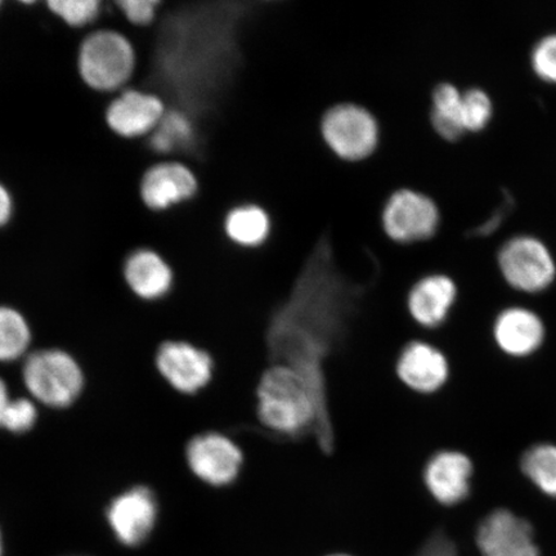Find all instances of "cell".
I'll return each instance as SVG.
<instances>
[{
	"instance_id": "cell-1",
	"label": "cell",
	"mask_w": 556,
	"mask_h": 556,
	"mask_svg": "<svg viewBox=\"0 0 556 556\" xmlns=\"http://www.w3.org/2000/svg\"><path fill=\"white\" fill-rule=\"evenodd\" d=\"M359 298L361 288L338 273L330 256L318 254L269 319L266 342L270 364L294 368L328 407L326 361L344 342Z\"/></svg>"
},
{
	"instance_id": "cell-2",
	"label": "cell",
	"mask_w": 556,
	"mask_h": 556,
	"mask_svg": "<svg viewBox=\"0 0 556 556\" xmlns=\"http://www.w3.org/2000/svg\"><path fill=\"white\" fill-rule=\"evenodd\" d=\"M256 414L264 428L283 437L312 433L324 454L336 446L330 407L325 406L301 374L270 364L256 388Z\"/></svg>"
},
{
	"instance_id": "cell-3",
	"label": "cell",
	"mask_w": 556,
	"mask_h": 556,
	"mask_svg": "<svg viewBox=\"0 0 556 556\" xmlns=\"http://www.w3.org/2000/svg\"><path fill=\"white\" fill-rule=\"evenodd\" d=\"M76 67L89 89L99 93H119L136 73V48L117 30H96L81 40Z\"/></svg>"
},
{
	"instance_id": "cell-4",
	"label": "cell",
	"mask_w": 556,
	"mask_h": 556,
	"mask_svg": "<svg viewBox=\"0 0 556 556\" xmlns=\"http://www.w3.org/2000/svg\"><path fill=\"white\" fill-rule=\"evenodd\" d=\"M329 154L345 164L367 162L378 151L381 128L377 116L357 102H338L324 111L318 124Z\"/></svg>"
},
{
	"instance_id": "cell-5",
	"label": "cell",
	"mask_w": 556,
	"mask_h": 556,
	"mask_svg": "<svg viewBox=\"0 0 556 556\" xmlns=\"http://www.w3.org/2000/svg\"><path fill=\"white\" fill-rule=\"evenodd\" d=\"M23 378L27 391L52 408L72 406L85 388V372L65 351H37L26 357Z\"/></svg>"
},
{
	"instance_id": "cell-6",
	"label": "cell",
	"mask_w": 556,
	"mask_h": 556,
	"mask_svg": "<svg viewBox=\"0 0 556 556\" xmlns=\"http://www.w3.org/2000/svg\"><path fill=\"white\" fill-rule=\"evenodd\" d=\"M497 264L507 285L521 293H542L556 278V262L551 249L530 235L507 240L500 249Z\"/></svg>"
},
{
	"instance_id": "cell-7",
	"label": "cell",
	"mask_w": 556,
	"mask_h": 556,
	"mask_svg": "<svg viewBox=\"0 0 556 556\" xmlns=\"http://www.w3.org/2000/svg\"><path fill=\"white\" fill-rule=\"evenodd\" d=\"M382 231L401 245L434 238L441 226L440 207L428 194L413 189H400L389 197L381 208Z\"/></svg>"
},
{
	"instance_id": "cell-8",
	"label": "cell",
	"mask_w": 556,
	"mask_h": 556,
	"mask_svg": "<svg viewBox=\"0 0 556 556\" xmlns=\"http://www.w3.org/2000/svg\"><path fill=\"white\" fill-rule=\"evenodd\" d=\"M186 462L199 481L220 489L238 481L243 467V452L232 438L206 432L194 435L187 443Z\"/></svg>"
},
{
	"instance_id": "cell-9",
	"label": "cell",
	"mask_w": 556,
	"mask_h": 556,
	"mask_svg": "<svg viewBox=\"0 0 556 556\" xmlns=\"http://www.w3.org/2000/svg\"><path fill=\"white\" fill-rule=\"evenodd\" d=\"M200 179L190 165L178 160H163L143 173L139 198L154 213L190 203L200 192Z\"/></svg>"
},
{
	"instance_id": "cell-10",
	"label": "cell",
	"mask_w": 556,
	"mask_h": 556,
	"mask_svg": "<svg viewBox=\"0 0 556 556\" xmlns=\"http://www.w3.org/2000/svg\"><path fill=\"white\" fill-rule=\"evenodd\" d=\"M156 368L174 391L194 395L211 384L214 359L211 353L184 340H168L159 346Z\"/></svg>"
},
{
	"instance_id": "cell-11",
	"label": "cell",
	"mask_w": 556,
	"mask_h": 556,
	"mask_svg": "<svg viewBox=\"0 0 556 556\" xmlns=\"http://www.w3.org/2000/svg\"><path fill=\"white\" fill-rule=\"evenodd\" d=\"M159 504L149 486L136 485L116 496L106 510L108 523L122 545L141 546L156 526Z\"/></svg>"
},
{
	"instance_id": "cell-12",
	"label": "cell",
	"mask_w": 556,
	"mask_h": 556,
	"mask_svg": "<svg viewBox=\"0 0 556 556\" xmlns=\"http://www.w3.org/2000/svg\"><path fill=\"white\" fill-rule=\"evenodd\" d=\"M165 113V103L157 94L125 88L110 102L104 121L114 135L137 139L154 134Z\"/></svg>"
},
{
	"instance_id": "cell-13",
	"label": "cell",
	"mask_w": 556,
	"mask_h": 556,
	"mask_svg": "<svg viewBox=\"0 0 556 556\" xmlns=\"http://www.w3.org/2000/svg\"><path fill=\"white\" fill-rule=\"evenodd\" d=\"M477 544L483 556H540L531 525L506 509L492 511L483 519Z\"/></svg>"
},
{
	"instance_id": "cell-14",
	"label": "cell",
	"mask_w": 556,
	"mask_h": 556,
	"mask_svg": "<svg viewBox=\"0 0 556 556\" xmlns=\"http://www.w3.org/2000/svg\"><path fill=\"white\" fill-rule=\"evenodd\" d=\"M472 475L475 468L468 455L460 451L442 450L429 458L422 479L437 503L455 506L469 496Z\"/></svg>"
},
{
	"instance_id": "cell-15",
	"label": "cell",
	"mask_w": 556,
	"mask_h": 556,
	"mask_svg": "<svg viewBox=\"0 0 556 556\" xmlns=\"http://www.w3.org/2000/svg\"><path fill=\"white\" fill-rule=\"evenodd\" d=\"M395 372L403 384L413 392L433 394L446 386L450 364L447 357L437 346L415 340L401 351Z\"/></svg>"
},
{
	"instance_id": "cell-16",
	"label": "cell",
	"mask_w": 556,
	"mask_h": 556,
	"mask_svg": "<svg viewBox=\"0 0 556 556\" xmlns=\"http://www.w3.org/2000/svg\"><path fill=\"white\" fill-rule=\"evenodd\" d=\"M545 324L536 312L510 307L498 313L493 324V338L498 350L514 358L536 353L545 342Z\"/></svg>"
},
{
	"instance_id": "cell-17",
	"label": "cell",
	"mask_w": 556,
	"mask_h": 556,
	"mask_svg": "<svg viewBox=\"0 0 556 556\" xmlns=\"http://www.w3.org/2000/svg\"><path fill=\"white\" fill-rule=\"evenodd\" d=\"M457 287L443 274L424 276L407 295V311L417 325L426 329L440 328L447 321L456 303Z\"/></svg>"
},
{
	"instance_id": "cell-18",
	"label": "cell",
	"mask_w": 556,
	"mask_h": 556,
	"mask_svg": "<svg viewBox=\"0 0 556 556\" xmlns=\"http://www.w3.org/2000/svg\"><path fill=\"white\" fill-rule=\"evenodd\" d=\"M123 274L131 293L143 301H160L174 287L170 264L154 249L141 248L131 252L124 262Z\"/></svg>"
},
{
	"instance_id": "cell-19",
	"label": "cell",
	"mask_w": 556,
	"mask_h": 556,
	"mask_svg": "<svg viewBox=\"0 0 556 556\" xmlns=\"http://www.w3.org/2000/svg\"><path fill=\"white\" fill-rule=\"evenodd\" d=\"M222 229L225 238L236 248L254 250L266 245L274 232V222L268 208L243 203L229 208Z\"/></svg>"
},
{
	"instance_id": "cell-20",
	"label": "cell",
	"mask_w": 556,
	"mask_h": 556,
	"mask_svg": "<svg viewBox=\"0 0 556 556\" xmlns=\"http://www.w3.org/2000/svg\"><path fill=\"white\" fill-rule=\"evenodd\" d=\"M463 92L451 83H441L432 96L430 119L437 135L455 142L465 135L462 119Z\"/></svg>"
},
{
	"instance_id": "cell-21",
	"label": "cell",
	"mask_w": 556,
	"mask_h": 556,
	"mask_svg": "<svg viewBox=\"0 0 556 556\" xmlns=\"http://www.w3.org/2000/svg\"><path fill=\"white\" fill-rule=\"evenodd\" d=\"M194 135V125L189 115L182 111L166 110L163 121L149 137V143L152 151L159 155H172L177 151L186 150L192 144Z\"/></svg>"
},
{
	"instance_id": "cell-22",
	"label": "cell",
	"mask_w": 556,
	"mask_h": 556,
	"mask_svg": "<svg viewBox=\"0 0 556 556\" xmlns=\"http://www.w3.org/2000/svg\"><path fill=\"white\" fill-rule=\"evenodd\" d=\"M520 468L540 492L556 498V444H534L521 457Z\"/></svg>"
},
{
	"instance_id": "cell-23",
	"label": "cell",
	"mask_w": 556,
	"mask_h": 556,
	"mask_svg": "<svg viewBox=\"0 0 556 556\" xmlns=\"http://www.w3.org/2000/svg\"><path fill=\"white\" fill-rule=\"evenodd\" d=\"M31 343V329L23 313L0 305V363H13L25 356Z\"/></svg>"
},
{
	"instance_id": "cell-24",
	"label": "cell",
	"mask_w": 556,
	"mask_h": 556,
	"mask_svg": "<svg viewBox=\"0 0 556 556\" xmlns=\"http://www.w3.org/2000/svg\"><path fill=\"white\" fill-rule=\"evenodd\" d=\"M493 116V103L483 89L471 88L463 92L462 119L465 134H478L486 128Z\"/></svg>"
},
{
	"instance_id": "cell-25",
	"label": "cell",
	"mask_w": 556,
	"mask_h": 556,
	"mask_svg": "<svg viewBox=\"0 0 556 556\" xmlns=\"http://www.w3.org/2000/svg\"><path fill=\"white\" fill-rule=\"evenodd\" d=\"M47 5L55 17L74 29L92 25L102 10L100 0H50Z\"/></svg>"
},
{
	"instance_id": "cell-26",
	"label": "cell",
	"mask_w": 556,
	"mask_h": 556,
	"mask_svg": "<svg viewBox=\"0 0 556 556\" xmlns=\"http://www.w3.org/2000/svg\"><path fill=\"white\" fill-rule=\"evenodd\" d=\"M531 66L539 79L556 86V34L546 35L533 47Z\"/></svg>"
},
{
	"instance_id": "cell-27",
	"label": "cell",
	"mask_w": 556,
	"mask_h": 556,
	"mask_svg": "<svg viewBox=\"0 0 556 556\" xmlns=\"http://www.w3.org/2000/svg\"><path fill=\"white\" fill-rule=\"evenodd\" d=\"M38 420V409L29 399L11 400L7 407L2 427L11 433L23 434L29 432Z\"/></svg>"
},
{
	"instance_id": "cell-28",
	"label": "cell",
	"mask_w": 556,
	"mask_h": 556,
	"mask_svg": "<svg viewBox=\"0 0 556 556\" xmlns=\"http://www.w3.org/2000/svg\"><path fill=\"white\" fill-rule=\"evenodd\" d=\"M116 4L131 25L146 27L154 24L162 2H157V0H122Z\"/></svg>"
},
{
	"instance_id": "cell-29",
	"label": "cell",
	"mask_w": 556,
	"mask_h": 556,
	"mask_svg": "<svg viewBox=\"0 0 556 556\" xmlns=\"http://www.w3.org/2000/svg\"><path fill=\"white\" fill-rule=\"evenodd\" d=\"M416 556H457L456 547L443 533L434 534Z\"/></svg>"
},
{
	"instance_id": "cell-30",
	"label": "cell",
	"mask_w": 556,
	"mask_h": 556,
	"mask_svg": "<svg viewBox=\"0 0 556 556\" xmlns=\"http://www.w3.org/2000/svg\"><path fill=\"white\" fill-rule=\"evenodd\" d=\"M511 201L509 198H506L505 203L502 205V207L497 208L495 213L491 215V218L486 219L484 224L479 226L475 235L477 236H489L493 232L497 231V228L502 226L504 218L506 217L507 208L510 207Z\"/></svg>"
},
{
	"instance_id": "cell-31",
	"label": "cell",
	"mask_w": 556,
	"mask_h": 556,
	"mask_svg": "<svg viewBox=\"0 0 556 556\" xmlns=\"http://www.w3.org/2000/svg\"><path fill=\"white\" fill-rule=\"evenodd\" d=\"M13 212H15V201H13L12 193L0 182V228L10 224Z\"/></svg>"
},
{
	"instance_id": "cell-32",
	"label": "cell",
	"mask_w": 556,
	"mask_h": 556,
	"mask_svg": "<svg viewBox=\"0 0 556 556\" xmlns=\"http://www.w3.org/2000/svg\"><path fill=\"white\" fill-rule=\"evenodd\" d=\"M9 388L2 378H0V427H2V420L5 413L7 407H9L11 402Z\"/></svg>"
},
{
	"instance_id": "cell-33",
	"label": "cell",
	"mask_w": 556,
	"mask_h": 556,
	"mask_svg": "<svg viewBox=\"0 0 556 556\" xmlns=\"http://www.w3.org/2000/svg\"><path fill=\"white\" fill-rule=\"evenodd\" d=\"M3 555L2 533H0V556Z\"/></svg>"
},
{
	"instance_id": "cell-34",
	"label": "cell",
	"mask_w": 556,
	"mask_h": 556,
	"mask_svg": "<svg viewBox=\"0 0 556 556\" xmlns=\"http://www.w3.org/2000/svg\"><path fill=\"white\" fill-rule=\"evenodd\" d=\"M330 556H350V555L338 554V555H330Z\"/></svg>"
},
{
	"instance_id": "cell-35",
	"label": "cell",
	"mask_w": 556,
	"mask_h": 556,
	"mask_svg": "<svg viewBox=\"0 0 556 556\" xmlns=\"http://www.w3.org/2000/svg\"><path fill=\"white\" fill-rule=\"evenodd\" d=\"M73 556H83V555H73Z\"/></svg>"
},
{
	"instance_id": "cell-36",
	"label": "cell",
	"mask_w": 556,
	"mask_h": 556,
	"mask_svg": "<svg viewBox=\"0 0 556 556\" xmlns=\"http://www.w3.org/2000/svg\"><path fill=\"white\" fill-rule=\"evenodd\" d=\"M0 7H2V2H0Z\"/></svg>"
}]
</instances>
